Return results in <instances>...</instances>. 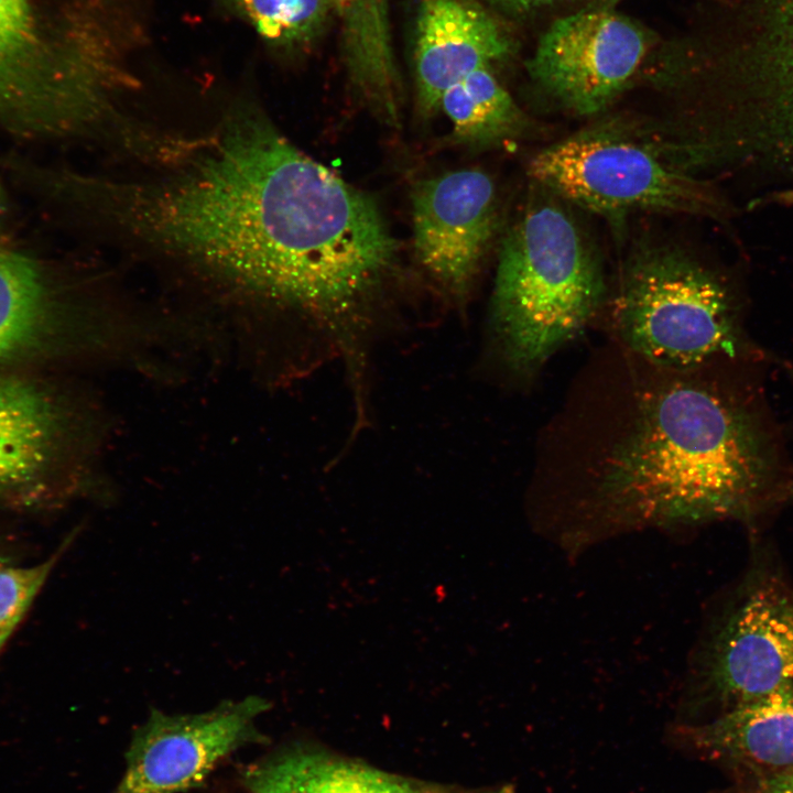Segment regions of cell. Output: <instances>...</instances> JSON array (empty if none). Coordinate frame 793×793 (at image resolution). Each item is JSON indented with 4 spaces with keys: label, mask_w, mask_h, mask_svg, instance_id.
<instances>
[{
    "label": "cell",
    "mask_w": 793,
    "mask_h": 793,
    "mask_svg": "<svg viewBox=\"0 0 793 793\" xmlns=\"http://www.w3.org/2000/svg\"><path fill=\"white\" fill-rule=\"evenodd\" d=\"M340 21L344 58L356 94L389 127H399L402 88L389 30L388 0H328Z\"/></svg>",
    "instance_id": "15"
},
{
    "label": "cell",
    "mask_w": 793,
    "mask_h": 793,
    "mask_svg": "<svg viewBox=\"0 0 793 793\" xmlns=\"http://www.w3.org/2000/svg\"><path fill=\"white\" fill-rule=\"evenodd\" d=\"M496 198L492 178L478 169L426 178L412 191L415 258L457 304L467 300L495 236Z\"/></svg>",
    "instance_id": "11"
},
{
    "label": "cell",
    "mask_w": 793,
    "mask_h": 793,
    "mask_svg": "<svg viewBox=\"0 0 793 793\" xmlns=\"http://www.w3.org/2000/svg\"><path fill=\"white\" fill-rule=\"evenodd\" d=\"M265 42L293 50L313 41L332 11L328 0H221Z\"/></svg>",
    "instance_id": "19"
},
{
    "label": "cell",
    "mask_w": 793,
    "mask_h": 793,
    "mask_svg": "<svg viewBox=\"0 0 793 793\" xmlns=\"http://www.w3.org/2000/svg\"><path fill=\"white\" fill-rule=\"evenodd\" d=\"M453 126L458 143L484 148L517 137L525 117L490 67L476 69L452 85L442 96L439 109Z\"/></svg>",
    "instance_id": "18"
},
{
    "label": "cell",
    "mask_w": 793,
    "mask_h": 793,
    "mask_svg": "<svg viewBox=\"0 0 793 793\" xmlns=\"http://www.w3.org/2000/svg\"><path fill=\"white\" fill-rule=\"evenodd\" d=\"M270 708L252 695L197 714L152 709L132 735L112 793H181L200 785L224 758L259 740L256 720Z\"/></svg>",
    "instance_id": "7"
},
{
    "label": "cell",
    "mask_w": 793,
    "mask_h": 793,
    "mask_svg": "<svg viewBox=\"0 0 793 793\" xmlns=\"http://www.w3.org/2000/svg\"><path fill=\"white\" fill-rule=\"evenodd\" d=\"M4 213H6V196L2 191V187L0 186V219L2 218Z\"/></svg>",
    "instance_id": "23"
},
{
    "label": "cell",
    "mask_w": 793,
    "mask_h": 793,
    "mask_svg": "<svg viewBox=\"0 0 793 793\" xmlns=\"http://www.w3.org/2000/svg\"><path fill=\"white\" fill-rule=\"evenodd\" d=\"M251 793H456L317 751L295 750L247 768Z\"/></svg>",
    "instance_id": "16"
},
{
    "label": "cell",
    "mask_w": 793,
    "mask_h": 793,
    "mask_svg": "<svg viewBox=\"0 0 793 793\" xmlns=\"http://www.w3.org/2000/svg\"><path fill=\"white\" fill-rule=\"evenodd\" d=\"M99 426L42 383L0 377V499L45 485L65 467H83Z\"/></svg>",
    "instance_id": "12"
},
{
    "label": "cell",
    "mask_w": 793,
    "mask_h": 793,
    "mask_svg": "<svg viewBox=\"0 0 793 793\" xmlns=\"http://www.w3.org/2000/svg\"><path fill=\"white\" fill-rule=\"evenodd\" d=\"M702 676L725 709L793 687V588L750 583L709 641Z\"/></svg>",
    "instance_id": "10"
},
{
    "label": "cell",
    "mask_w": 793,
    "mask_h": 793,
    "mask_svg": "<svg viewBox=\"0 0 793 793\" xmlns=\"http://www.w3.org/2000/svg\"><path fill=\"white\" fill-rule=\"evenodd\" d=\"M647 50V35L630 19L610 10H584L546 30L528 72L565 108L593 115L623 88Z\"/></svg>",
    "instance_id": "9"
},
{
    "label": "cell",
    "mask_w": 793,
    "mask_h": 793,
    "mask_svg": "<svg viewBox=\"0 0 793 793\" xmlns=\"http://www.w3.org/2000/svg\"><path fill=\"white\" fill-rule=\"evenodd\" d=\"M773 18L767 53L749 66L740 102L764 139L793 151V0H776Z\"/></svg>",
    "instance_id": "17"
},
{
    "label": "cell",
    "mask_w": 793,
    "mask_h": 793,
    "mask_svg": "<svg viewBox=\"0 0 793 793\" xmlns=\"http://www.w3.org/2000/svg\"><path fill=\"white\" fill-rule=\"evenodd\" d=\"M106 70L105 36L87 11L51 40L29 0H0V127L29 138L75 135L99 102Z\"/></svg>",
    "instance_id": "4"
},
{
    "label": "cell",
    "mask_w": 793,
    "mask_h": 793,
    "mask_svg": "<svg viewBox=\"0 0 793 793\" xmlns=\"http://www.w3.org/2000/svg\"><path fill=\"white\" fill-rule=\"evenodd\" d=\"M529 172L541 185L600 215L714 211L705 185L652 145L608 129L572 135L539 152Z\"/></svg>",
    "instance_id": "6"
},
{
    "label": "cell",
    "mask_w": 793,
    "mask_h": 793,
    "mask_svg": "<svg viewBox=\"0 0 793 793\" xmlns=\"http://www.w3.org/2000/svg\"><path fill=\"white\" fill-rule=\"evenodd\" d=\"M619 337L654 363L689 368L736 350L731 297L721 281L678 249L632 257L613 300Z\"/></svg>",
    "instance_id": "5"
},
{
    "label": "cell",
    "mask_w": 793,
    "mask_h": 793,
    "mask_svg": "<svg viewBox=\"0 0 793 793\" xmlns=\"http://www.w3.org/2000/svg\"><path fill=\"white\" fill-rule=\"evenodd\" d=\"M486 2L512 13L528 12L532 9L548 4L556 0H477Z\"/></svg>",
    "instance_id": "22"
},
{
    "label": "cell",
    "mask_w": 793,
    "mask_h": 793,
    "mask_svg": "<svg viewBox=\"0 0 793 793\" xmlns=\"http://www.w3.org/2000/svg\"><path fill=\"white\" fill-rule=\"evenodd\" d=\"M691 734L698 749L758 779L793 772V687L727 708Z\"/></svg>",
    "instance_id": "14"
},
{
    "label": "cell",
    "mask_w": 793,
    "mask_h": 793,
    "mask_svg": "<svg viewBox=\"0 0 793 793\" xmlns=\"http://www.w3.org/2000/svg\"><path fill=\"white\" fill-rule=\"evenodd\" d=\"M153 247L227 292L296 314L362 365L358 340L394 273L398 241L378 203L237 111L210 145L153 187Z\"/></svg>",
    "instance_id": "1"
},
{
    "label": "cell",
    "mask_w": 793,
    "mask_h": 793,
    "mask_svg": "<svg viewBox=\"0 0 793 793\" xmlns=\"http://www.w3.org/2000/svg\"><path fill=\"white\" fill-rule=\"evenodd\" d=\"M602 293L598 261L569 214L532 204L499 252L490 319L506 361L535 369L586 326Z\"/></svg>",
    "instance_id": "3"
},
{
    "label": "cell",
    "mask_w": 793,
    "mask_h": 793,
    "mask_svg": "<svg viewBox=\"0 0 793 793\" xmlns=\"http://www.w3.org/2000/svg\"><path fill=\"white\" fill-rule=\"evenodd\" d=\"M772 472L767 441L741 405L674 382L642 395L605 459L598 493L629 519L698 522L754 511Z\"/></svg>",
    "instance_id": "2"
},
{
    "label": "cell",
    "mask_w": 793,
    "mask_h": 793,
    "mask_svg": "<svg viewBox=\"0 0 793 793\" xmlns=\"http://www.w3.org/2000/svg\"><path fill=\"white\" fill-rule=\"evenodd\" d=\"M57 556L33 566H12L0 561V649L23 618L45 583Z\"/></svg>",
    "instance_id": "20"
},
{
    "label": "cell",
    "mask_w": 793,
    "mask_h": 793,
    "mask_svg": "<svg viewBox=\"0 0 793 793\" xmlns=\"http://www.w3.org/2000/svg\"><path fill=\"white\" fill-rule=\"evenodd\" d=\"M512 40L477 0H423L416 20L414 67L422 116L439 109L443 94L476 69L508 57Z\"/></svg>",
    "instance_id": "13"
},
{
    "label": "cell",
    "mask_w": 793,
    "mask_h": 793,
    "mask_svg": "<svg viewBox=\"0 0 793 793\" xmlns=\"http://www.w3.org/2000/svg\"><path fill=\"white\" fill-rule=\"evenodd\" d=\"M50 264L0 247V368L75 345L122 354L129 317H91Z\"/></svg>",
    "instance_id": "8"
},
{
    "label": "cell",
    "mask_w": 793,
    "mask_h": 793,
    "mask_svg": "<svg viewBox=\"0 0 793 793\" xmlns=\"http://www.w3.org/2000/svg\"><path fill=\"white\" fill-rule=\"evenodd\" d=\"M748 793H793V772L759 778Z\"/></svg>",
    "instance_id": "21"
}]
</instances>
